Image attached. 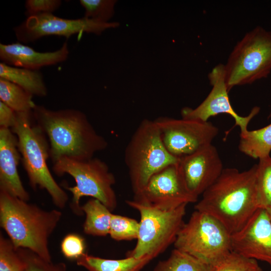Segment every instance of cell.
<instances>
[{"mask_svg": "<svg viewBox=\"0 0 271 271\" xmlns=\"http://www.w3.org/2000/svg\"><path fill=\"white\" fill-rule=\"evenodd\" d=\"M52 169L58 176L67 174L74 179L76 185L65 188L72 194L70 207L76 215L83 213L80 200L84 196L98 200L111 211L116 208L117 198L113 188L115 178L103 161L93 157L86 160L62 158L53 163Z\"/></svg>", "mask_w": 271, "mask_h": 271, "instance_id": "8992f818", "label": "cell"}, {"mask_svg": "<svg viewBox=\"0 0 271 271\" xmlns=\"http://www.w3.org/2000/svg\"><path fill=\"white\" fill-rule=\"evenodd\" d=\"M270 116H271V112H270V114H269V117H270Z\"/></svg>", "mask_w": 271, "mask_h": 271, "instance_id": "836d02e7", "label": "cell"}, {"mask_svg": "<svg viewBox=\"0 0 271 271\" xmlns=\"http://www.w3.org/2000/svg\"><path fill=\"white\" fill-rule=\"evenodd\" d=\"M231 250L245 256L267 262L271 268V220L259 208L243 228L231 236Z\"/></svg>", "mask_w": 271, "mask_h": 271, "instance_id": "9a60e30c", "label": "cell"}, {"mask_svg": "<svg viewBox=\"0 0 271 271\" xmlns=\"http://www.w3.org/2000/svg\"><path fill=\"white\" fill-rule=\"evenodd\" d=\"M178 165L186 187L197 199L216 181L224 169L217 148L212 144L180 158Z\"/></svg>", "mask_w": 271, "mask_h": 271, "instance_id": "5bb4252c", "label": "cell"}, {"mask_svg": "<svg viewBox=\"0 0 271 271\" xmlns=\"http://www.w3.org/2000/svg\"><path fill=\"white\" fill-rule=\"evenodd\" d=\"M24 263L9 238L0 233V271H23Z\"/></svg>", "mask_w": 271, "mask_h": 271, "instance_id": "83f0119b", "label": "cell"}, {"mask_svg": "<svg viewBox=\"0 0 271 271\" xmlns=\"http://www.w3.org/2000/svg\"><path fill=\"white\" fill-rule=\"evenodd\" d=\"M153 258L126 256L118 259H106L85 253L76 260L77 264L88 271H141Z\"/></svg>", "mask_w": 271, "mask_h": 271, "instance_id": "ac0fdd59", "label": "cell"}, {"mask_svg": "<svg viewBox=\"0 0 271 271\" xmlns=\"http://www.w3.org/2000/svg\"><path fill=\"white\" fill-rule=\"evenodd\" d=\"M60 247L63 255L69 259L76 260L85 253V240L76 233L67 234L63 238Z\"/></svg>", "mask_w": 271, "mask_h": 271, "instance_id": "f546056e", "label": "cell"}, {"mask_svg": "<svg viewBox=\"0 0 271 271\" xmlns=\"http://www.w3.org/2000/svg\"><path fill=\"white\" fill-rule=\"evenodd\" d=\"M126 203L137 210L141 217L137 244L126 256L140 258L148 255L154 259L174 244L185 223L187 204L165 210L134 199L126 200Z\"/></svg>", "mask_w": 271, "mask_h": 271, "instance_id": "52a82bcc", "label": "cell"}, {"mask_svg": "<svg viewBox=\"0 0 271 271\" xmlns=\"http://www.w3.org/2000/svg\"><path fill=\"white\" fill-rule=\"evenodd\" d=\"M229 90L266 78L271 71V32L257 27L235 45L224 65Z\"/></svg>", "mask_w": 271, "mask_h": 271, "instance_id": "9c48e42d", "label": "cell"}, {"mask_svg": "<svg viewBox=\"0 0 271 271\" xmlns=\"http://www.w3.org/2000/svg\"><path fill=\"white\" fill-rule=\"evenodd\" d=\"M238 149L241 153L254 159L270 156L271 123L258 129L240 132Z\"/></svg>", "mask_w": 271, "mask_h": 271, "instance_id": "44dd1931", "label": "cell"}, {"mask_svg": "<svg viewBox=\"0 0 271 271\" xmlns=\"http://www.w3.org/2000/svg\"><path fill=\"white\" fill-rule=\"evenodd\" d=\"M16 117V112L0 101V127L11 129Z\"/></svg>", "mask_w": 271, "mask_h": 271, "instance_id": "1f68e13d", "label": "cell"}, {"mask_svg": "<svg viewBox=\"0 0 271 271\" xmlns=\"http://www.w3.org/2000/svg\"><path fill=\"white\" fill-rule=\"evenodd\" d=\"M178 163L168 166L154 174L143 190L134 195L133 199L165 210L196 202L198 199L186 187Z\"/></svg>", "mask_w": 271, "mask_h": 271, "instance_id": "7c38bea8", "label": "cell"}, {"mask_svg": "<svg viewBox=\"0 0 271 271\" xmlns=\"http://www.w3.org/2000/svg\"><path fill=\"white\" fill-rule=\"evenodd\" d=\"M33 114L35 122L47 138L53 164L62 158L88 160L107 146L106 140L79 110H53L36 105Z\"/></svg>", "mask_w": 271, "mask_h": 271, "instance_id": "7a4b0ae2", "label": "cell"}, {"mask_svg": "<svg viewBox=\"0 0 271 271\" xmlns=\"http://www.w3.org/2000/svg\"><path fill=\"white\" fill-rule=\"evenodd\" d=\"M0 78L17 84L33 96L44 97L47 95L43 75L39 70L12 66L1 62Z\"/></svg>", "mask_w": 271, "mask_h": 271, "instance_id": "d6986e66", "label": "cell"}, {"mask_svg": "<svg viewBox=\"0 0 271 271\" xmlns=\"http://www.w3.org/2000/svg\"><path fill=\"white\" fill-rule=\"evenodd\" d=\"M117 22H103L83 17L68 19L44 14L28 17L14 29L19 42H33L44 36H58L66 38L83 33L101 34L107 29L118 27Z\"/></svg>", "mask_w": 271, "mask_h": 271, "instance_id": "8fae6325", "label": "cell"}, {"mask_svg": "<svg viewBox=\"0 0 271 271\" xmlns=\"http://www.w3.org/2000/svg\"><path fill=\"white\" fill-rule=\"evenodd\" d=\"M61 217L57 209L45 210L0 190V225L16 249H28L52 261L48 240Z\"/></svg>", "mask_w": 271, "mask_h": 271, "instance_id": "3957f363", "label": "cell"}, {"mask_svg": "<svg viewBox=\"0 0 271 271\" xmlns=\"http://www.w3.org/2000/svg\"><path fill=\"white\" fill-rule=\"evenodd\" d=\"M256 172V165L243 171L234 168L224 169L203 193L195 210L216 219L231 235L237 232L259 208Z\"/></svg>", "mask_w": 271, "mask_h": 271, "instance_id": "6da1fadb", "label": "cell"}, {"mask_svg": "<svg viewBox=\"0 0 271 271\" xmlns=\"http://www.w3.org/2000/svg\"><path fill=\"white\" fill-rule=\"evenodd\" d=\"M179 159L165 148L154 120L143 119L124 152L125 164L134 195L143 190L154 174L168 166L178 163Z\"/></svg>", "mask_w": 271, "mask_h": 271, "instance_id": "5b68a950", "label": "cell"}, {"mask_svg": "<svg viewBox=\"0 0 271 271\" xmlns=\"http://www.w3.org/2000/svg\"><path fill=\"white\" fill-rule=\"evenodd\" d=\"M21 160L16 135L10 128L0 127V190L28 201L30 195L18 173Z\"/></svg>", "mask_w": 271, "mask_h": 271, "instance_id": "2e32d148", "label": "cell"}, {"mask_svg": "<svg viewBox=\"0 0 271 271\" xmlns=\"http://www.w3.org/2000/svg\"><path fill=\"white\" fill-rule=\"evenodd\" d=\"M69 55L67 43L53 52H39L20 42L0 44V59L8 65L39 70L65 61Z\"/></svg>", "mask_w": 271, "mask_h": 271, "instance_id": "e0dca14e", "label": "cell"}, {"mask_svg": "<svg viewBox=\"0 0 271 271\" xmlns=\"http://www.w3.org/2000/svg\"><path fill=\"white\" fill-rule=\"evenodd\" d=\"M139 222L136 219L112 213L109 235L116 241L132 240L137 239Z\"/></svg>", "mask_w": 271, "mask_h": 271, "instance_id": "d4e9b609", "label": "cell"}, {"mask_svg": "<svg viewBox=\"0 0 271 271\" xmlns=\"http://www.w3.org/2000/svg\"><path fill=\"white\" fill-rule=\"evenodd\" d=\"M33 95L17 84L0 78V99L16 112L33 110Z\"/></svg>", "mask_w": 271, "mask_h": 271, "instance_id": "7402d4cb", "label": "cell"}, {"mask_svg": "<svg viewBox=\"0 0 271 271\" xmlns=\"http://www.w3.org/2000/svg\"><path fill=\"white\" fill-rule=\"evenodd\" d=\"M85 9L84 17L103 22H108L114 14V0H80Z\"/></svg>", "mask_w": 271, "mask_h": 271, "instance_id": "f1b7e54d", "label": "cell"}, {"mask_svg": "<svg viewBox=\"0 0 271 271\" xmlns=\"http://www.w3.org/2000/svg\"><path fill=\"white\" fill-rule=\"evenodd\" d=\"M168 151L180 158L212 144L218 128L209 121L160 117L154 120Z\"/></svg>", "mask_w": 271, "mask_h": 271, "instance_id": "30bf717a", "label": "cell"}, {"mask_svg": "<svg viewBox=\"0 0 271 271\" xmlns=\"http://www.w3.org/2000/svg\"><path fill=\"white\" fill-rule=\"evenodd\" d=\"M231 236L216 219L195 210L183 225L174 245L213 269L232 251Z\"/></svg>", "mask_w": 271, "mask_h": 271, "instance_id": "ba28073f", "label": "cell"}, {"mask_svg": "<svg viewBox=\"0 0 271 271\" xmlns=\"http://www.w3.org/2000/svg\"><path fill=\"white\" fill-rule=\"evenodd\" d=\"M271 220V206L265 209Z\"/></svg>", "mask_w": 271, "mask_h": 271, "instance_id": "d6a6232c", "label": "cell"}, {"mask_svg": "<svg viewBox=\"0 0 271 271\" xmlns=\"http://www.w3.org/2000/svg\"><path fill=\"white\" fill-rule=\"evenodd\" d=\"M256 188L259 208L271 206V157L259 160L256 164Z\"/></svg>", "mask_w": 271, "mask_h": 271, "instance_id": "cb8c5ba5", "label": "cell"}, {"mask_svg": "<svg viewBox=\"0 0 271 271\" xmlns=\"http://www.w3.org/2000/svg\"><path fill=\"white\" fill-rule=\"evenodd\" d=\"M16 249L24 263L23 271H68L64 262L48 261L27 248Z\"/></svg>", "mask_w": 271, "mask_h": 271, "instance_id": "484cf974", "label": "cell"}, {"mask_svg": "<svg viewBox=\"0 0 271 271\" xmlns=\"http://www.w3.org/2000/svg\"><path fill=\"white\" fill-rule=\"evenodd\" d=\"M17 117L11 130L18 139L21 161L28 176L29 184L47 191L54 204L64 208L68 200L66 192L58 185L47 165L50 146L45 133L34 120L33 111L16 112Z\"/></svg>", "mask_w": 271, "mask_h": 271, "instance_id": "277c9868", "label": "cell"}, {"mask_svg": "<svg viewBox=\"0 0 271 271\" xmlns=\"http://www.w3.org/2000/svg\"><path fill=\"white\" fill-rule=\"evenodd\" d=\"M154 271H213V269L189 254L174 248L167 259L157 263Z\"/></svg>", "mask_w": 271, "mask_h": 271, "instance_id": "603a6c76", "label": "cell"}, {"mask_svg": "<svg viewBox=\"0 0 271 271\" xmlns=\"http://www.w3.org/2000/svg\"><path fill=\"white\" fill-rule=\"evenodd\" d=\"M61 4L59 0H27L26 15L28 17L44 14H52Z\"/></svg>", "mask_w": 271, "mask_h": 271, "instance_id": "4dcf8cb0", "label": "cell"}, {"mask_svg": "<svg viewBox=\"0 0 271 271\" xmlns=\"http://www.w3.org/2000/svg\"><path fill=\"white\" fill-rule=\"evenodd\" d=\"M213 271H263L256 260L230 251L213 268Z\"/></svg>", "mask_w": 271, "mask_h": 271, "instance_id": "4316f807", "label": "cell"}, {"mask_svg": "<svg viewBox=\"0 0 271 271\" xmlns=\"http://www.w3.org/2000/svg\"><path fill=\"white\" fill-rule=\"evenodd\" d=\"M208 78L212 86L209 94L196 108H183L181 111L182 118L205 122L211 116L226 113L233 118L235 125L240 127V132L248 130L249 122L259 112L260 108L254 107L246 116H240L235 112L228 96L224 65L220 64L214 67L208 74Z\"/></svg>", "mask_w": 271, "mask_h": 271, "instance_id": "4fadbf2b", "label": "cell"}, {"mask_svg": "<svg viewBox=\"0 0 271 271\" xmlns=\"http://www.w3.org/2000/svg\"><path fill=\"white\" fill-rule=\"evenodd\" d=\"M81 209L85 214L83 225L84 232L96 236H105L109 234L112 211L97 199L88 200Z\"/></svg>", "mask_w": 271, "mask_h": 271, "instance_id": "ffe728a7", "label": "cell"}]
</instances>
